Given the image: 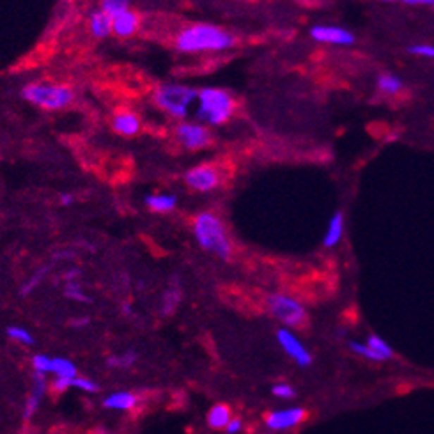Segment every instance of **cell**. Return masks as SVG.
Masks as SVG:
<instances>
[{
  "mask_svg": "<svg viewBox=\"0 0 434 434\" xmlns=\"http://www.w3.org/2000/svg\"><path fill=\"white\" fill-rule=\"evenodd\" d=\"M237 37L229 30L213 23H194L178 32L174 39L175 50L181 54H204L225 51L236 46Z\"/></svg>",
  "mask_w": 434,
  "mask_h": 434,
  "instance_id": "obj_1",
  "label": "cell"
},
{
  "mask_svg": "<svg viewBox=\"0 0 434 434\" xmlns=\"http://www.w3.org/2000/svg\"><path fill=\"white\" fill-rule=\"evenodd\" d=\"M192 232L195 241L204 252L218 257L220 261H229L232 257V241H230L223 220L213 211H201L195 215L192 223Z\"/></svg>",
  "mask_w": 434,
  "mask_h": 434,
  "instance_id": "obj_2",
  "label": "cell"
},
{
  "mask_svg": "<svg viewBox=\"0 0 434 434\" xmlns=\"http://www.w3.org/2000/svg\"><path fill=\"white\" fill-rule=\"evenodd\" d=\"M236 99L230 92L216 87H204L199 91L195 117L206 126H220L232 117Z\"/></svg>",
  "mask_w": 434,
  "mask_h": 434,
  "instance_id": "obj_3",
  "label": "cell"
},
{
  "mask_svg": "<svg viewBox=\"0 0 434 434\" xmlns=\"http://www.w3.org/2000/svg\"><path fill=\"white\" fill-rule=\"evenodd\" d=\"M199 91L188 85L179 84H163L154 89V105L160 106L165 113L175 117V119H185L190 113L192 105L197 101Z\"/></svg>",
  "mask_w": 434,
  "mask_h": 434,
  "instance_id": "obj_4",
  "label": "cell"
},
{
  "mask_svg": "<svg viewBox=\"0 0 434 434\" xmlns=\"http://www.w3.org/2000/svg\"><path fill=\"white\" fill-rule=\"evenodd\" d=\"M22 98L44 110H62L75 99V91L68 85L51 82H32L22 89Z\"/></svg>",
  "mask_w": 434,
  "mask_h": 434,
  "instance_id": "obj_5",
  "label": "cell"
},
{
  "mask_svg": "<svg viewBox=\"0 0 434 434\" xmlns=\"http://www.w3.org/2000/svg\"><path fill=\"white\" fill-rule=\"evenodd\" d=\"M266 310L273 319L289 330H302L309 325V312L305 305L284 292H271L266 296Z\"/></svg>",
  "mask_w": 434,
  "mask_h": 434,
  "instance_id": "obj_6",
  "label": "cell"
},
{
  "mask_svg": "<svg viewBox=\"0 0 434 434\" xmlns=\"http://www.w3.org/2000/svg\"><path fill=\"white\" fill-rule=\"evenodd\" d=\"M174 135L178 142L188 151H201L211 146L213 135L206 124L199 120H181L175 126Z\"/></svg>",
  "mask_w": 434,
  "mask_h": 434,
  "instance_id": "obj_7",
  "label": "cell"
},
{
  "mask_svg": "<svg viewBox=\"0 0 434 434\" xmlns=\"http://www.w3.org/2000/svg\"><path fill=\"white\" fill-rule=\"evenodd\" d=\"M275 337H277V342H278V346H280V349L284 351V353L287 354V356L291 358L296 365H298V367L305 368L312 365L314 356H312V353L309 351V347H306L305 344L298 339L294 330H289V328H285V326H280V328L277 330V333H275Z\"/></svg>",
  "mask_w": 434,
  "mask_h": 434,
  "instance_id": "obj_8",
  "label": "cell"
},
{
  "mask_svg": "<svg viewBox=\"0 0 434 434\" xmlns=\"http://www.w3.org/2000/svg\"><path fill=\"white\" fill-rule=\"evenodd\" d=\"M309 418V411L303 406H291L284 409H273L264 415V426L273 433H285L302 426Z\"/></svg>",
  "mask_w": 434,
  "mask_h": 434,
  "instance_id": "obj_9",
  "label": "cell"
},
{
  "mask_svg": "<svg viewBox=\"0 0 434 434\" xmlns=\"http://www.w3.org/2000/svg\"><path fill=\"white\" fill-rule=\"evenodd\" d=\"M50 376V390L54 394H64L70 388H73L75 380L78 378L77 364L66 356H51Z\"/></svg>",
  "mask_w": 434,
  "mask_h": 434,
  "instance_id": "obj_10",
  "label": "cell"
},
{
  "mask_svg": "<svg viewBox=\"0 0 434 434\" xmlns=\"http://www.w3.org/2000/svg\"><path fill=\"white\" fill-rule=\"evenodd\" d=\"M185 182L194 192H201V194L213 192L220 185V172L211 163L197 165V167H192L190 170H186Z\"/></svg>",
  "mask_w": 434,
  "mask_h": 434,
  "instance_id": "obj_11",
  "label": "cell"
},
{
  "mask_svg": "<svg viewBox=\"0 0 434 434\" xmlns=\"http://www.w3.org/2000/svg\"><path fill=\"white\" fill-rule=\"evenodd\" d=\"M309 34L316 43L337 44V46H351L356 41L349 29L339 25H314Z\"/></svg>",
  "mask_w": 434,
  "mask_h": 434,
  "instance_id": "obj_12",
  "label": "cell"
},
{
  "mask_svg": "<svg viewBox=\"0 0 434 434\" xmlns=\"http://www.w3.org/2000/svg\"><path fill=\"white\" fill-rule=\"evenodd\" d=\"M50 388L46 376H39V374H32V385L27 394L25 402H23V420L30 422L36 416V413L41 409L46 392Z\"/></svg>",
  "mask_w": 434,
  "mask_h": 434,
  "instance_id": "obj_13",
  "label": "cell"
},
{
  "mask_svg": "<svg viewBox=\"0 0 434 434\" xmlns=\"http://www.w3.org/2000/svg\"><path fill=\"white\" fill-rule=\"evenodd\" d=\"M140 395L133 390H116L112 394L105 395L101 401V406L108 411L130 413L139 408Z\"/></svg>",
  "mask_w": 434,
  "mask_h": 434,
  "instance_id": "obj_14",
  "label": "cell"
},
{
  "mask_svg": "<svg viewBox=\"0 0 434 434\" xmlns=\"http://www.w3.org/2000/svg\"><path fill=\"white\" fill-rule=\"evenodd\" d=\"M112 130L120 137H135L142 132V120L135 112L123 110V112L113 113Z\"/></svg>",
  "mask_w": 434,
  "mask_h": 434,
  "instance_id": "obj_15",
  "label": "cell"
},
{
  "mask_svg": "<svg viewBox=\"0 0 434 434\" xmlns=\"http://www.w3.org/2000/svg\"><path fill=\"white\" fill-rule=\"evenodd\" d=\"M139 27L140 16L132 9H126L116 18H112V34H116L117 37H132L139 30Z\"/></svg>",
  "mask_w": 434,
  "mask_h": 434,
  "instance_id": "obj_16",
  "label": "cell"
},
{
  "mask_svg": "<svg viewBox=\"0 0 434 434\" xmlns=\"http://www.w3.org/2000/svg\"><path fill=\"white\" fill-rule=\"evenodd\" d=\"M181 302H182V287H181V284L178 282V278H175V280L170 282V285L165 289L163 294H161L160 314L165 316V318H168V316H174L175 312H178Z\"/></svg>",
  "mask_w": 434,
  "mask_h": 434,
  "instance_id": "obj_17",
  "label": "cell"
},
{
  "mask_svg": "<svg viewBox=\"0 0 434 434\" xmlns=\"http://www.w3.org/2000/svg\"><path fill=\"white\" fill-rule=\"evenodd\" d=\"M344 227H346V222H344V213L342 211H335L330 218L328 229H326L325 237H323V247L325 248H335L339 247V243L342 241L344 237Z\"/></svg>",
  "mask_w": 434,
  "mask_h": 434,
  "instance_id": "obj_18",
  "label": "cell"
},
{
  "mask_svg": "<svg viewBox=\"0 0 434 434\" xmlns=\"http://www.w3.org/2000/svg\"><path fill=\"white\" fill-rule=\"evenodd\" d=\"M89 30L96 39H105L112 34V18L101 8L94 9L89 15Z\"/></svg>",
  "mask_w": 434,
  "mask_h": 434,
  "instance_id": "obj_19",
  "label": "cell"
},
{
  "mask_svg": "<svg viewBox=\"0 0 434 434\" xmlns=\"http://www.w3.org/2000/svg\"><path fill=\"white\" fill-rule=\"evenodd\" d=\"M147 208L158 215H168L178 208V197L174 194H151L144 199Z\"/></svg>",
  "mask_w": 434,
  "mask_h": 434,
  "instance_id": "obj_20",
  "label": "cell"
},
{
  "mask_svg": "<svg viewBox=\"0 0 434 434\" xmlns=\"http://www.w3.org/2000/svg\"><path fill=\"white\" fill-rule=\"evenodd\" d=\"M232 416L234 415L230 406L218 402V404L211 406V409L208 411V427L213 430H225Z\"/></svg>",
  "mask_w": 434,
  "mask_h": 434,
  "instance_id": "obj_21",
  "label": "cell"
},
{
  "mask_svg": "<svg viewBox=\"0 0 434 434\" xmlns=\"http://www.w3.org/2000/svg\"><path fill=\"white\" fill-rule=\"evenodd\" d=\"M139 361V353L135 349H126L123 353H112L106 358V367L113 371H130Z\"/></svg>",
  "mask_w": 434,
  "mask_h": 434,
  "instance_id": "obj_22",
  "label": "cell"
},
{
  "mask_svg": "<svg viewBox=\"0 0 434 434\" xmlns=\"http://www.w3.org/2000/svg\"><path fill=\"white\" fill-rule=\"evenodd\" d=\"M404 82L394 73H381L376 80V89L381 96H395L402 91Z\"/></svg>",
  "mask_w": 434,
  "mask_h": 434,
  "instance_id": "obj_23",
  "label": "cell"
},
{
  "mask_svg": "<svg viewBox=\"0 0 434 434\" xmlns=\"http://www.w3.org/2000/svg\"><path fill=\"white\" fill-rule=\"evenodd\" d=\"M50 271H51V264H46V266L37 268V270L34 271V273L30 275V277L27 278V280L22 284V287H20V294H22V296L32 294V292L36 291L37 287H39L41 282L46 278V275L50 273Z\"/></svg>",
  "mask_w": 434,
  "mask_h": 434,
  "instance_id": "obj_24",
  "label": "cell"
},
{
  "mask_svg": "<svg viewBox=\"0 0 434 434\" xmlns=\"http://www.w3.org/2000/svg\"><path fill=\"white\" fill-rule=\"evenodd\" d=\"M6 335H8L13 342L20 344V346L30 347L36 344V339H34V335L25 328V326L9 325L8 328H6Z\"/></svg>",
  "mask_w": 434,
  "mask_h": 434,
  "instance_id": "obj_25",
  "label": "cell"
},
{
  "mask_svg": "<svg viewBox=\"0 0 434 434\" xmlns=\"http://www.w3.org/2000/svg\"><path fill=\"white\" fill-rule=\"evenodd\" d=\"M365 342L368 344V347H371V349L374 351V353H378V356H380L383 361L394 360V358H395L394 349H392V347L388 346V344L385 342V340L381 339L380 335H376V333H371V335L367 337V340H365Z\"/></svg>",
  "mask_w": 434,
  "mask_h": 434,
  "instance_id": "obj_26",
  "label": "cell"
},
{
  "mask_svg": "<svg viewBox=\"0 0 434 434\" xmlns=\"http://www.w3.org/2000/svg\"><path fill=\"white\" fill-rule=\"evenodd\" d=\"M62 292H64V296H66L68 299H71V302L75 303H91V296L85 292L84 285L80 284V280H75V282H66L64 284V287H62Z\"/></svg>",
  "mask_w": 434,
  "mask_h": 434,
  "instance_id": "obj_27",
  "label": "cell"
},
{
  "mask_svg": "<svg viewBox=\"0 0 434 434\" xmlns=\"http://www.w3.org/2000/svg\"><path fill=\"white\" fill-rule=\"evenodd\" d=\"M347 347H349L351 353L356 354V356H360V358H364V360L383 364V360L378 356V353H374V351L368 347L367 342H360V340H349V342H347Z\"/></svg>",
  "mask_w": 434,
  "mask_h": 434,
  "instance_id": "obj_28",
  "label": "cell"
},
{
  "mask_svg": "<svg viewBox=\"0 0 434 434\" xmlns=\"http://www.w3.org/2000/svg\"><path fill=\"white\" fill-rule=\"evenodd\" d=\"M30 367H32V374H39V376H50L51 374V356L44 353H36L30 358Z\"/></svg>",
  "mask_w": 434,
  "mask_h": 434,
  "instance_id": "obj_29",
  "label": "cell"
},
{
  "mask_svg": "<svg viewBox=\"0 0 434 434\" xmlns=\"http://www.w3.org/2000/svg\"><path fill=\"white\" fill-rule=\"evenodd\" d=\"M130 4H132V0H101V9L110 18H116L117 15L130 9Z\"/></svg>",
  "mask_w": 434,
  "mask_h": 434,
  "instance_id": "obj_30",
  "label": "cell"
},
{
  "mask_svg": "<svg viewBox=\"0 0 434 434\" xmlns=\"http://www.w3.org/2000/svg\"><path fill=\"white\" fill-rule=\"evenodd\" d=\"M73 388L75 390L82 392V394H89V395H94L99 392L98 381L92 380V378H89V376H80V374H78V378L75 380Z\"/></svg>",
  "mask_w": 434,
  "mask_h": 434,
  "instance_id": "obj_31",
  "label": "cell"
},
{
  "mask_svg": "<svg viewBox=\"0 0 434 434\" xmlns=\"http://www.w3.org/2000/svg\"><path fill=\"white\" fill-rule=\"evenodd\" d=\"M271 395L277 399H284V401H289V399L296 397V388L292 385L285 383V381H278L271 387Z\"/></svg>",
  "mask_w": 434,
  "mask_h": 434,
  "instance_id": "obj_32",
  "label": "cell"
},
{
  "mask_svg": "<svg viewBox=\"0 0 434 434\" xmlns=\"http://www.w3.org/2000/svg\"><path fill=\"white\" fill-rule=\"evenodd\" d=\"M408 54L415 55V57L434 58V44H427V43L409 44V46H408Z\"/></svg>",
  "mask_w": 434,
  "mask_h": 434,
  "instance_id": "obj_33",
  "label": "cell"
},
{
  "mask_svg": "<svg viewBox=\"0 0 434 434\" xmlns=\"http://www.w3.org/2000/svg\"><path fill=\"white\" fill-rule=\"evenodd\" d=\"M243 430V420L240 416H232L229 426L225 427V434H240Z\"/></svg>",
  "mask_w": 434,
  "mask_h": 434,
  "instance_id": "obj_34",
  "label": "cell"
},
{
  "mask_svg": "<svg viewBox=\"0 0 434 434\" xmlns=\"http://www.w3.org/2000/svg\"><path fill=\"white\" fill-rule=\"evenodd\" d=\"M82 277V271L78 270V268H70V270H66L64 273H62V282L66 284V282H75V280H80Z\"/></svg>",
  "mask_w": 434,
  "mask_h": 434,
  "instance_id": "obj_35",
  "label": "cell"
},
{
  "mask_svg": "<svg viewBox=\"0 0 434 434\" xmlns=\"http://www.w3.org/2000/svg\"><path fill=\"white\" fill-rule=\"evenodd\" d=\"M91 325V318L89 316H78V318L70 319L71 328H87Z\"/></svg>",
  "mask_w": 434,
  "mask_h": 434,
  "instance_id": "obj_36",
  "label": "cell"
},
{
  "mask_svg": "<svg viewBox=\"0 0 434 434\" xmlns=\"http://www.w3.org/2000/svg\"><path fill=\"white\" fill-rule=\"evenodd\" d=\"M381 2H401L406 6H434V0H381Z\"/></svg>",
  "mask_w": 434,
  "mask_h": 434,
  "instance_id": "obj_37",
  "label": "cell"
},
{
  "mask_svg": "<svg viewBox=\"0 0 434 434\" xmlns=\"http://www.w3.org/2000/svg\"><path fill=\"white\" fill-rule=\"evenodd\" d=\"M75 202V194L73 192H62L58 195V204L61 206H71Z\"/></svg>",
  "mask_w": 434,
  "mask_h": 434,
  "instance_id": "obj_38",
  "label": "cell"
}]
</instances>
